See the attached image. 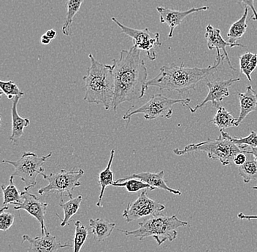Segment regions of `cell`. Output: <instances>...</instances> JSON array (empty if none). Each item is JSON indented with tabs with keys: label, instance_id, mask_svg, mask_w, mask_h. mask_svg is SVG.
<instances>
[{
	"label": "cell",
	"instance_id": "obj_7",
	"mask_svg": "<svg viewBox=\"0 0 257 252\" xmlns=\"http://www.w3.org/2000/svg\"><path fill=\"white\" fill-rule=\"evenodd\" d=\"M52 156V152L47 155L39 157L32 152H24L22 156L16 161L3 160V163L12 165L14 167L13 176L20 177L25 183L24 190H30L37 184V178L44 173L43 165L48 159Z\"/></svg>",
	"mask_w": 257,
	"mask_h": 252
},
{
	"label": "cell",
	"instance_id": "obj_21",
	"mask_svg": "<svg viewBox=\"0 0 257 252\" xmlns=\"http://www.w3.org/2000/svg\"><path fill=\"white\" fill-rule=\"evenodd\" d=\"M248 14V8L245 7L243 15L237 22L232 24L227 34L229 43L236 44L237 40H240L248 29L247 24V16Z\"/></svg>",
	"mask_w": 257,
	"mask_h": 252
},
{
	"label": "cell",
	"instance_id": "obj_23",
	"mask_svg": "<svg viewBox=\"0 0 257 252\" xmlns=\"http://www.w3.org/2000/svg\"><path fill=\"white\" fill-rule=\"evenodd\" d=\"M83 2L84 0H68L67 2V14L62 27V33L66 36L72 35V24L73 23L74 18L80 11Z\"/></svg>",
	"mask_w": 257,
	"mask_h": 252
},
{
	"label": "cell",
	"instance_id": "obj_2",
	"mask_svg": "<svg viewBox=\"0 0 257 252\" xmlns=\"http://www.w3.org/2000/svg\"><path fill=\"white\" fill-rule=\"evenodd\" d=\"M224 54L217 55L215 63L206 68L198 67H185L184 63L181 65L171 64L161 67L160 72L157 77L149 80L148 87H157L160 91H177L182 94L195 90L202 80L213 75L218 67L224 62Z\"/></svg>",
	"mask_w": 257,
	"mask_h": 252
},
{
	"label": "cell",
	"instance_id": "obj_34",
	"mask_svg": "<svg viewBox=\"0 0 257 252\" xmlns=\"http://www.w3.org/2000/svg\"><path fill=\"white\" fill-rule=\"evenodd\" d=\"M253 56H254V54H252V53L246 52L245 54H242V56H240V68L241 71L248 65Z\"/></svg>",
	"mask_w": 257,
	"mask_h": 252
},
{
	"label": "cell",
	"instance_id": "obj_15",
	"mask_svg": "<svg viewBox=\"0 0 257 252\" xmlns=\"http://www.w3.org/2000/svg\"><path fill=\"white\" fill-rule=\"evenodd\" d=\"M205 38L207 40V45L208 48L210 51L216 49L217 55H220L221 52L220 51H223V54L225 56V59L227 62L230 68L234 71H236L235 69L233 67L232 63H231L230 59L228 56L227 51H226V47L234 48L241 47L245 48L243 45L240 43H236V44H232L229 42L225 41L223 37L221 36V30L219 29H216L211 25H208L205 29Z\"/></svg>",
	"mask_w": 257,
	"mask_h": 252
},
{
	"label": "cell",
	"instance_id": "obj_40",
	"mask_svg": "<svg viewBox=\"0 0 257 252\" xmlns=\"http://www.w3.org/2000/svg\"><path fill=\"white\" fill-rule=\"evenodd\" d=\"M253 189H256L257 190V186H255V187H253Z\"/></svg>",
	"mask_w": 257,
	"mask_h": 252
},
{
	"label": "cell",
	"instance_id": "obj_10",
	"mask_svg": "<svg viewBox=\"0 0 257 252\" xmlns=\"http://www.w3.org/2000/svg\"><path fill=\"white\" fill-rule=\"evenodd\" d=\"M165 209V205L148 197L147 192L144 189L136 201L128 203L122 216L130 223L146 216H156Z\"/></svg>",
	"mask_w": 257,
	"mask_h": 252
},
{
	"label": "cell",
	"instance_id": "obj_9",
	"mask_svg": "<svg viewBox=\"0 0 257 252\" xmlns=\"http://www.w3.org/2000/svg\"><path fill=\"white\" fill-rule=\"evenodd\" d=\"M111 19L112 22L119 27L122 33L133 39V46L135 48H138L140 51H145L149 60L155 61L157 59L156 49L162 46L160 33L153 35L148 28H145L144 30L130 28L120 23L116 18L112 17Z\"/></svg>",
	"mask_w": 257,
	"mask_h": 252
},
{
	"label": "cell",
	"instance_id": "obj_26",
	"mask_svg": "<svg viewBox=\"0 0 257 252\" xmlns=\"http://www.w3.org/2000/svg\"><path fill=\"white\" fill-rule=\"evenodd\" d=\"M14 176H11L10 177L9 184L6 187L4 184L2 185V189L3 192V206H9L10 204H13L14 203H22L23 198H22V193L19 192V189L16 188L14 181Z\"/></svg>",
	"mask_w": 257,
	"mask_h": 252
},
{
	"label": "cell",
	"instance_id": "obj_17",
	"mask_svg": "<svg viewBox=\"0 0 257 252\" xmlns=\"http://www.w3.org/2000/svg\"><path fill=\"white\" fill-rule=\"evenodd\" d=\"M22 96H16L12 99V134L10 137V140L14 145L18 144L19 139L23 136L24 128H27L30 125V120L28 118H22L18 112V104Z\"/></svg>",
	"mask_w": 257,
	"mask_h": 252
},
{
	"label": "cell",
	"instance_id": "obj_22",
	"mask_svg": "<svg viewBox=\"0 0 257 252\" xmlns=\"http://www.w3.org/2000/svg\"><path fill=\"white\" fill-rule=\"evenodd\" d=\"M237 118H234L232 114L229 113L224 107L220 106L217 110L214 118L210 120V123L216 125L220 131H224L227 128L237 127Z\"/></svg>",
	"mask_w": 257,
	"mask_h": 252
},
{
	"label": "cell",
	"instance_id": "obj_16",
	"mask_svg": "<svg viewBox=\"0 0 257 252\" xmlns=\"http://www.w3.org/2000/svg\"><path fill=\"white\" fill-rule=\"evenodd\" d=\"M164 177H165V171H164L158 173L141 172L133 173L130 176L117 179L114 182H121V181L128 180L130 179H138L152 186L155 189H160L162 190L168 191V192L174 194V195H182V192H181L180 189H173L169 187Z\"/></svg>",
	"mask_w": 257,
	"mask_h": 252
},
{
	"label": "cell",
	"instance_id": "obj_1",
	"mask_svg": "<svg viewBox=\"0 0 257 252\" xmlns=\"http://www.w3.org/2000/svg\"><path fill=\"white\" fill-rule=\"evenodd\" d=\"M141 52L133 46L120 51L118 60H112L115 83L112 109L115 112L123 103L142 99L149 89L147 68Z\"/></svg>",
	"mask_w": 257,
	"mask_h": 252
},
{
	"label": "cell",
	"instance_id": "obj_32",
	"mask_svg": "<svg viewBox=\"0 0 257 252\" xmlns=\"http://www.w3.org/2000/svg\"><path fill=\"white\" fill-rule=\"evenodd\" d=\"M257 67V54H254V56L252 58L251 60H250V63L248 64V65L245 67L244 70H242V73L245 75V76L246 77L247 79L249 80V81H251V74L253 73V72L256 70Z\"/></svg>",
	"mask_w": 257,
	"mask_h": 252
},
{
	"label": "cell",
	"instance_id": "obj_33",
	"mask_svg": "<svg viewBox=\"0 0 257 252\" xmlns=\"http://www.w3.org/2000/svg\"><path fill=\"white\" fill-rule=\"evenodd\" d=\"M240 4L243 5L245 7L250 8L252 12H253V16L250 17V20L257 21V12L256 8L254 6V0H239Z\"/></svg>",
	"mask_w": 257,
	"mask_h": 252
},
{
	"label": "cell",
	"instance_id": "obj_8",
	"mask_svg": "<svg viewBox=\"0 0 257 252\" xmlns=\"http://www.w3.org/2000/svg\"><path fill=\"white\" fill-rule=\"evenodd\" d=\"M84 174V171L81 168L71 171L62 169L59 173H51L50 174L42 173L43 179L48 181V184L46 187H42L38 190L40 195L49 192H56L60 194L61 201H63V194L65 193L69 197H72V192L76 187L81 185L80 179Z\"/></svg>",
	"mask_w": 257,
	"mask_h": 252
},
{
	"label": "cell",
	"instance_id": "obj_37",
	"mask_svg": "<svg viewBox=\"0 0 257 252\" xmlns=\"http://www.w3.org/2000/svg\"><path fill=\"white\" fill-rule=\"evenodd\" d=\"M46 35H47V37H48L50 39L54 40L55 39L57 33H56V32L54 30H50L46 32Z\"/></svg>",
	"mask_w": 257,
	"mask_h": 252
},
{
	"label": "cell",
	"instance_id": "obj_14",
	"mask_svg": "<svg viewBox=\"0 0 257 252\" xmlns=\"http://www.w3.org/2000/svg\"><path fill=\"white\" fill-rule=\"evenodd\" d=\"M28 241L30 248L26 252H57L60 248H73V245L66 243L62 244L56 236L48 232L43 236L32 237L29 235H24L22 243Z\"/></svg>",
	"mask_w": 257,
	"mask_h": 252
},
{
	"label": "cell",
	"instance_id": "obj_39",
	"mask_svg": "<svg viewBox=\"0 0 257 252\" xmlns=\"http://www.w3.org/2000/svg\"><path fill=\"white\" fill-rule=\"evenodd\" d=\"M247 154H250V155H253L257 160V147H250V149H249L248 152H247Z\"/></svg>",
	"mask_w": 257,
	"mask_h": 252
},
{
	"label": "cell",
	"instance_id": "obj_6",
	"mask_svg": "<svg viewBox=\"0 0 257 252\" xmlns=\"http://www.w3.org/2000/svg\"><path fill=\"white\" fill-rule=\"evenodd\" d=\"M190 102V99H174L160 94L153 95L149 102L139 108L136 110L128 109L123 115V120H127L130 123L132 117L138 114H143L146 120H155L159 118L170 119L173 115V105L181 104L184 107H187Z\"/></svg>",
	"mask_w": 257,
	"mask_h": 252
},
{
	"label": "cell",
	"instance_id": "obj_20",
	"mask_svg": "<svg viewBox=\"0 0 257 252\" xmlns=\"http://www.w3.org/2000/svg\"><path fill=\"white\" fill-rule=\"evenodd\" d=\"M114 156H115V150H112L110 151V159H109L107 167L98 175V181H99V184L101 187L99 200H98L97 203H96V206L99 207V208L103 207V205L102 204V198L104 197V192H105V189L108 186H112V184L114 183L113 172H112L111 168Z\"/></svg>",
	"mask_w": 257,
	"mask_h": 252
},
{
	"label": "cell",
	"instance_id": "obj_12",
	"mask_svg": "<svg viewBox=\"0 0 257 252\" xmlns=\"http://www.w3.org/2000/svg\"><path fill=\"white\" fill-rule=\"evenodd\" d=\"M23 201L22 203H14V209L20 211L24 210L30 215L35 218L40 224L41 227L42 235H45L48 232L45 221V215L47 210L48 203L41 201L39 197H37L35 194L30 193L29 191L24 190L22 192Z\"/></svg>",
	"mask_w": 257,
	"mask_h": 252
},
{
	"label": "cell",
	"instance_id": "obj_3",
	"mask_svg": "<svg viewBox=\"0 0 257 252\" xmlns=\"http://www.w3.org/2000/svg\"><path fill=\"white\" fill-rule=\"evenodd\" d=\"M91 66L87 75L83 77L85 83L84 100L88 104H102L106 110L112 108L115 83L114 64H103L98 62L92 54L88 55Z\"/></svg>",
	"mask_w": 257,
	"mask_h": 252
},
{
	"label": "cell",
	"instance_id": "obj_30",
	"mask_svg": "<svg viewBox=\"0 0 257 252\" xmlns=\"http://www.w3.org/2000/svg\"><path fill=\"white\" fill-rule=\"evenodd\" d=\"M0 88H1V96L3 94H6L9 99H14L16 96H24V91H21L16 82L9 80V81H3L0 80Z\"/></svg>",
	"mask_w": 257,
	"mask_h": 252
},
{
	"label": "cell",
	"instance_id": "obj_24",
	"mask_svg": "<svg viewBox=\"0 0 257 252\" xmlns=\"http://www.w3.org/2000/svg\"><path fill=\"white\" fill-rule=\"evenodd\" d=\"M70 198V200L66 203L61 201L60 204H59L61 208L63 209L64 216V219H62V223H61V227H65V226L68 225L72 216L78 213L83 197L81 195H78V197H72Z\"/></svg>",
	"mask_w": 257,
	"mask_h": 252
},
{
	"label": "cell",
	"instance_id": "obj_25",
	"mask_svg": "<svg viewBox=\"0 0 257 252\" xmlns=\"http://www.w3.org/2000/svg\"><path fill=\"white\" fill-rule=\"evenodd\" d=\"M239 175L248 184L250 181H257V160L253 155L247 154L245 163L238 168Z\"/></svg>",
	"mask_w": 257,
	"mask_h": 252
},
{
	"label": "cell",
	"instance_id": "obj_36",
	"mask_svg": "<svg viewBox=\"0 0 257 252\" xmlns=\"http://www.w3.org/2000/svg\"><path fill=\"white\" fill-rule=\"evenodd\" d=\"M237 217L240 219H246V220H253V219H256L257 220V215H245L243 213H239L237 214Z\"/></svg>",
	"mask_w": 257,
	"mask_h": 252
},
{
	"label": "cell",
	"instance_id": "obj_28",
	"mask_svg": "<svg viewBox=\"0 0 257 252\" xmlns=\"http://www.w3.org/2000/svg\"><path fill=\"white\" fill-rule=\"evenodd\" d=\"M114 187H124L128 192H138L144 189H149L150 190H154V187L149 184H146L144 181L140 180L138 179H130L128 180L121 181V182L112 184Z\"/></svg>",
	"mask_w": 257,
	"mask_h": 252
},
{
	"label": "cell",
	"instance_id": "obj_27",
	"mask_svg": "<svg viewBox=\"0 0 257 252\" xmlns=\"http://www.w3.org/2000/svg\"><path fill=\"white\" fill-rule=\"evenodd\" d=\"M75 235L73 239V252H80L82 247L88 238V229L80 222V221H75Z\"/></svg>",
	"mask_w": 257,
	"mask_h": 252
},
{
	"label": "cell",
	"instance_id": "obj_4",
	"mask_svg": "<svg viewBox=\"0 0 257 252\" xmlns=\"http://www.w3.org/2000/svg\"><path fill=\"white\" fill-rule=\"evenodd\" d=\"M187 226H189V222L181 220L176 215L168 216L158 214L140 222L139 227L135 230H118L126 237H138L140 240L148 237H154L157 244L161 245L167 240L173 241L178 236L177 229Z\"/></svg>",
	"mask_w": 257,
	"mask_h": 252
},
{
	"label": "cell",
	"instance_id": "obj_5",
	"mask_svg": "<svg viewBox=\"0 0 257 252\" xmlns=\"http://www.w3.org/2000/svg\"><path fill=\"white\" fill-rule=\"evenodd\" d=\"M205 152L210 159L218 160L224 166L233 163L234 157L240 152H243L239 146L231 142L229 139L221 134L218 139L211 140L208 139L205 142L198 144H191L186 146L184 150L175 149L173 152L178 156L191 152Z\"/></svg>",
	"mask_w": 257,
	"mask_h": 252
},
{
	"label": "cell",
	"instance_id": "obj_19",
	"mask_svg": "<svg viewBox=\"0 0 257 252\" xmlns=\"http://www.w3.org/2000/svg\"><path fill=\"white\" fill-rule=\"evenodd\" d=\"M91 233L97 241L102 242L111 235L116 224L103 219H91L89 220Z\"/></svg>",
	"mask_w": 257,
	"mask_h": 252
},
{
	"label": "cell",
	"instance_id": "obj_18",
	"mask_svg": "<svg viewBox=\"0 0 257 252\" xmlns=\"http://www.w3.org/2000/svg\"><path fill=\"white\" fill-rule=\"evenodd\" d=\"M238 98L240 112L237 118V127L240 126L250 112L257 110V93L251 86H248L244 94L238 93Z\"/></svg>",
	"mask_w": 257,
	"mask_h": 252
},
{
	"label": "cell",
	"instance_id": "obj_13",
	"mask_svg": "<svg viewBox=\"0 0 257 252\" xmlns=\"http://www.w3.org/2000/svg\"><path fill=\"white\" fill-rule=\"evenodd\" d=\"M209 9L208 6H203L200 8H192L186 11H176L164 7H157V12L160 14V22L166 24L170 27V33L168 38H172L175 29L181 25L187 16L192 15L194 13L206 11Z\"/></svg>",
	"mask_w": 257,
	"mask_h": 252
},
{
	"label": "cell",
	"instance_id": "obj_38",
	"mask_svg": "<svg viewBox=\"0 0 257 252\" xmlns=\"http://www.w3.org/2000/svg\"><path fill=\"white\" fill-rule=\"evenodd\" d=\"M51 40L47 37V35H46V34L43 35V36L41 37V38H40V42H41V43L43 45H48L51 43Z\"/></svg>",
	"mask_w": 257,
	"mask_h": 252
},
{
	"label": "cell",
	"instance_id": "obj_35",
	"mask_svg": "<svg viewBox=\"0 0 257 252\" xmlns=\"http://www.w3.org/2000/svg\"><path fill=\"white\" fill-rule=\"evenodd\" d=\"M247 160V155L244 152H240V153L237 154L235 157H234L233 163L234 164L237 165V166H242L244 163H245Z\"/></svg>",
	"mask_w": 257,
	"mask_h": 252
},
{
	"label": "cell",
	"instance_id": "obj_31",
	"mask_svg": "<svg viewBox=\"0 0 257 252\" xmlns=\"http://www.w3.org/2000/svg\"><path fill=\"white\" fill-rule=\"evenodd\" d=\"M14 215L11 213L2 211L0 212V229L7 231L12 227L14 222Z\"/></svg>",
	"mask_w": 257,
	"mask_h": 252
},
{
	"label": "cell",
	"instance_id": "obj_29",
	"mask_svg": "<svg viewBox=\"0 0 257 252\" xmlns=\"http://www.w3.org/2000/svg\"><path fill=\"white\" fill-rule=\"evenodd\" d=\"M220 132H221L222 136L229 139L231 142L234 143L236 145H246L250 147H257V134L256 131H252L249 136L242 138L232 137L228 133L225 132L224 131H220Z\"/></svg>",
	"mask_w": 257,
	"mask_h": 252
},
{
	"label": "cell",
	"instance_id": "obj_11",
	"mask_svg": "<svg viewBox=\"0 0 257 252\" xmlns=\"http://www.w3.org/2000/svg\"><path fill=\"white\" fill-rule=\"evenodd\" d=\"M240 81V78H231L229 80L217 79L213 81H208L206 86L208 88V94L205 99L200 104H197L194 108L188 105V108L191 112L194 113L197 110L202 109L207 103L211 102L213 107L218 109L221 102L225 98L229 96V88L234 83Z\"/></svg>",
	"mask_w": 257,
	"mask_h": 252
}]
</instances>
